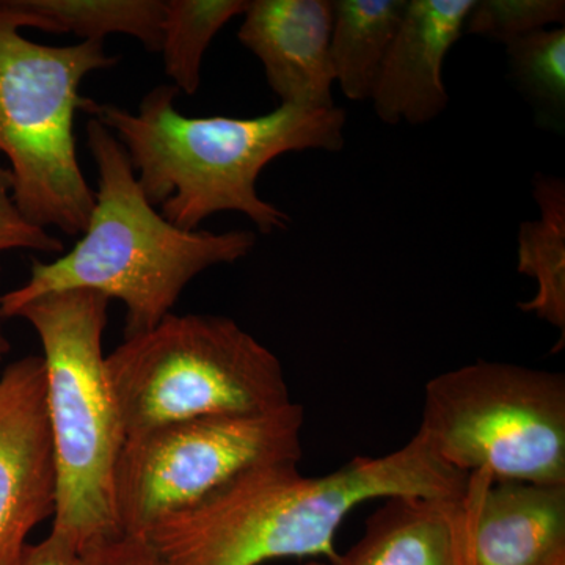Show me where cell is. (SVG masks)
<instances>
[{"label":"cell","instance_id":"obj_22","mask_svg":"<svg viewBox=\"0 0 565 565\" xmlns=\"http://www.w3.org/2000/svg\"><path fill=\"white\" fill-rule=\"evenodd\" d=\"M77 552L58 535L50 534L39 544H28L17 565H74Z\"/></svg>","mask_w":565,"mask_h":565},{"label":"cell","instance_id":"obj_13","mask_svg":"<svg viewBox=\"0 0 565 565\" xmlns=\"http://www.w3.org/2000/svg\"><path fill=\"white\" fill-rule=\"evenodd\" d=\"M471 565H565V486L494 481L482 471Z\"/></svg>","mask_w":565,"mask_h":565},{"label":"cell","instance_id":"obj_2","mask_svg":"<svg viewBox=\"0 0 565 565\" xmlns=\"http://www.w3.org/2000/svg\"><path fill=\"white\" fill-rule=\"evenodd\" d=\"M178 92L156 88L137 114L92 99L82 110L118 134L148 202L178 228L195 232L215 212L236 211L263 234L288 230L291 217L256 191L259 174L285 152L343 150L345 111L281 104L263 117L191 118L174 109Z\"/></svg>","mask_w":565,"mask_h":565},{"label":"cell","instance_id":"obj_4","mask_svg":"<svg viewBox=\"0 0 565 565\" xmlns=\"http://www.w3.org/2000/svg\"><path fill=\"white\" fill-rule=\"evenodd\" d=\"M110 300L88 289L46 294L13 318L31 322L44 355L57 503L51 533L77 553L120 534L111 482L125 435L103 353Z\"/></svg>","mask_w":565,"mask_h":565},{"label":"cell","instance_id":"obj_21","mask_svg":"<svg viewBox=\"0 0 565 565\" xmlns=\"http://www.w3.org/2000/svg\"><path fill=\"white\" fill-rule=\"evenodd\" d=\"M74 565H166L147 539L118 534L82 548Z\"/></svg>","mask_w":565,"mask_h":565},{"label":"cell","instance_id":"obj_14","mask_svg":"<svg viewBox=\"0 0 565 565\" xmlns=\"http://www.w3.org/2000/svg\"><path fill=\"white\" fill-rule=\"evenodd\" d=\"M0 13L18 29L74 33L99 43L125 33L159 51L166 0H0Z\"/></svg>","mask_w":565,"mask_h":565},{"label":"cell","instance_id":"obj_9","mask_svg":"<svg viewBox=\"0 0 565 565\" xmlns=\"http://www.w3.org/2000/svg\"><path fill=\"white\" fill-rule=\"evenodd\" d=\"M57 503V462L41 356L0 377V565H17L29 534Z\"/></svg>","mask_w":565,"mask_h":565},{"label":"cell","instance_id":"obj_19","mask_svg":"<svg viewBox=\"0 0 565 565\" xmlns=\"http://www.w3.org/2000/svg\"><path fill=\"white\" fill-rule=\"evenodd\" d=\"M564 21V0H475L463 32L508 46L512 41L544 31L546 25H563Z\"/></svg>","mask_w":565,"mask_h":565},{"label":"cell","instance_id":"obj_5","mask_svg":"<svg viewBox=\"0 0 565 565\" xmlns=\"http://www.w3.org/2000/svg\"><path fill=\"white\" fill-rule=\"evenodd\" d=\"M125 440L211 416L292 403L280 360L233 319L170 313L106 356Z\"/></svg>","mask_w":565,"mask_h":565},{"label":"cell","instance_id":"obj_3","mask_svg":"<svg viewBox=\"0 0 565 565\" xmlns=\"http://www.w3.org/2000/svg\"><path fill=\"white\" fill-rule=\"evenodd\" d=\"M98 192L84 237L54 263H33L31 278L0 297V319L46 294L88 289L126 307V338L154 329L196 277L245 258L253 232H185L162 217L141 191L128 152L98 120L87 122Z\"/></svg>","mask_w":565,"mask_h":565},{"label":"cell","instance_id":"obj_16","mask_svg":"<svg viewBox=\"0 0 565 565\" xmlns=\"http://www.w3.org/2000/svg\"><path fill=\"white\" fill-rule=\"evenodd\" d=\"M534 200L539 221L520 223L516 269L534 278L537 292L520 310L552 323L565 337V182L535 174Z\"/></svg>","mask_w":565,"mask_h":565},{"label":"cell","instance_id":"obj_20","mask_svg":"<svg viewBox=\"0 0 565 565\" xmlns=\"http://www.w3.org/2000/svg\"><path fill=\"white\" fill-rule=\"evenodd\" d=\"M11 248L61 253L65 247L61 239L22 215L13 200V177L0 166V252Z\"/></svg>","mask_w":565,"mask_h":565},{"label":"cell","instance_id":"obj_6","mask_svg":"<svg viewBox=\"0 0 565 565\" xmlns=\"http://www.w3.org/2000/svg\"><path fill=\"white\" fill-rule=\"evenodd\" d=\"M0 13V152L9 158L13 200L33 225L76 236L87 230L95 192L77 162L73 121L87 98V74L117 58L99 41L44 46Z\"/></svg>","mask_w":565,"mask_h":565},{"label":"cell","instance_id":"obj_23","mask_svg":"<svg viewBox=\"0 0 565 565\" xmlns=\"http://www.w3.org/2000/svg\"><path fill=\"white\" fill-rule=\"evenodd\" d=\"M305 565H332V564L326 563V561H311V563H308Z\"/></svg>","mask_w":565,"mask_h":565},{"label":"cell","instance_id":"obj_24","mask_svg":"<svg viewBox=\"0 0 565 565\" xmlns=\"http://www.w3.org/2000/svg\"><path fill=\"white\" fill-rule=\"evenodd\" d=\"M3 349H6V341H3L2 337H0V353H2Z\"/></svg>","mask_w":565,"mask_h":565},{"label":"cell","instance_id":"obj_11","mask_svg":"<svg viewBox=\"0 0 565 565\" xmlns=\"http://www.w3.org/2000/svg\"><path fill=\"white\" fill-rule=\"evenodd\" d=\"M332 24V0H255L237 36L262 61L281 104L329 109L334 106Z\"/></svg>","mask_w":565,"mask_h":565},{"label":"cell","instance_id":"obj_18","mask_svg":"<svg viewBox=\"0 0 565 565\" xmlns=\"http://www.w3.org/2000/svg\"><path fill=\"white\" fill-rule=\"evenodd\" d=\"M509 73L550 131L565 128V29L537 31L508 44Z\"/></svg>","mask_w":565,"mask_h":565},{"label":"cell","instance_id":"obj_12","mask_svg":"<svg viewBox=\"0 0 565 565\" xmlns=\"http://www.w3.org/2000/svg\"><path fill=\"white\" fill-rule=\"evenodd\" d=\"M482 471L462 497H396L366 523L363 537L333 565H471Z\"/></svg>","mask_w":565,"mask_h":565},{"label":"cell","instance_id":"obj_15","mask_svg":"<svg viewBox=\"0 0 565 565\" xmlns=\"http://www.w3.org/2000/svg\"><path fill=\"white\" fill-rule=\"evenodd\" d=\"M408 0H334L330 62L345 98L373 96Z\"/></svg>","mask_w":565,"mask_h":565},{"label":"cell","instance_id":"obj_10","mask_svg":"<svg viewBox=\"0 0 565 565\" xmlns=\"http://www.w3.org/2000/svg\"><path fill=\"white\" fill-rule=\"evenodd\" d=\"M475 0H408L403 21L373 92L374 110L385 125H426L449 103L444 82L446 55L462 36Z\"/></svg>","mask_w":565,"mask_h":565},{"label":"cell","instance_id":"obj_8","mask_svg":"<svg viewBox=\"0 0 565 565\" xmlns=\"http://www.w3.org/2000/svg\"><path fill=\"white\" fill-rule=\"evenodd\" d=\"M303 408L289 404L256 415L211 416L128 438L111 482L120 534L143 537L166 516L210 500L243 476L299 463Z\"/></svg>","mask_w":565,"mask_h":565},{"label":"cell","instance_id":"obj_17","mask_svg":"<svg viewBox=\"0 0 565 565\" xmlns=\"http://www.w3.org/2000/svg\"><path fill=\"white\" fill-rule=\"evenodd\" d=\"M248 6V0H167L159 51L178 90L195 95L204 52L223 25Z\"/></svg>","mask_w":565,"mask_h":565},{"label":"cell","instance_id":"obj_7","mask_svg":"<svg viewBox=\"0 0 565 565\" xmlns=\"http://www.w3.org/2000/svg\"><path fill=\"white\" fill-rule=\"evenodd\" d=\"M416 434L462 473L565 486L564 374L479 360L437 375Z\"/></svg>","mask_w":565,"mask_h":565},{"label":"cell","instance_id":"obj_1","mask_svg":"<svg viewBox=\"0 0 565 565\" xmlns=\"http://www.w3.org/2000/svg\"><path fill=\"white\" fill-rule=\"evenodd\" d=\"M470 475L441 462L422 435L392 455L356 457L333 473L305 478L297 463L259 468L204 503L159 520L143 535L166 565H259L280 557L337 564L338 527L377 498H452Z\"/></svg>","mask_w":565,"mask_h":565}]
</instances>
